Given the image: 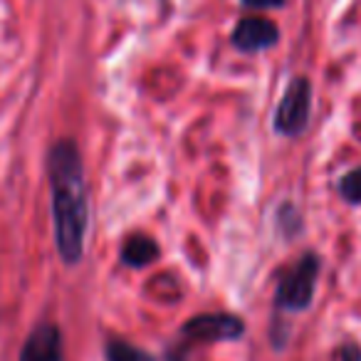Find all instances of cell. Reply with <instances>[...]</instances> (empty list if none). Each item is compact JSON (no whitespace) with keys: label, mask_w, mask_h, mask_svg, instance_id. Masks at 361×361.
I'll return each instance as SVG.
<instances>
[{"label":"cell","mask_w":361,"mask_h":361,"mask_svg":"<svg viewBox=\"0 0 361 361\" xmlns=\"http://www.w3.org/2000/svg\"><path fill=\"white\" fill-rule=\"evenodd\" d=\"M243 6L247 8H282L285 6V0H243Z\"/></svg>","instance_id":"cell-11"},{"label":"cell","mask_w":361,"mask_h":361,"mask_svg":"<svg viewBox=\"0 0 361 361\" xmlns=\"http://www.w3.org/2000/svg\"><path fill=\"white\" fill-rule=\"evenodd\" d=\"M245 334V322L228 312H208V314L191 317L186 324L180 326L183 341H238Z\"/></svg>","instance_id":"cell-4"},{"label":"cell","mask_w":361,"mask_h":361,"mask_svg":"<svg viewBox=\"0 0 361 361\" xmlns=\"http://www.w3.org/2000/svg\"><path fill=\"white\" fill-rule=\"evenodd\" d=\"M336 359H339V361H361L359 344H354V341H346V344H341L339 351H336Z\"/></svg>","instance_id":"cell-10"},{"label":"cell","mask_w":361,"mask_h":361,"mask_svg":"<svg viewBox=\"0 0 361 361\" xmlns=\"http://www.w3.org/2000/svg\"><path fill=\"white\" fill-rule=\"evenodd\" d=\"M47 176L52 191V223L55 243L65 265H77L85 255L90 228V193L85 164L75 141H57L47 156Z\"/></svg>","instance_id":"cell-1"},{"label":"cell","mask_w":361,"mask_h":361,"mask_svg":"<svg viewBox=\"0 0 361 361\" xmlns=\"http://www.w3.org/2000/svg\"><path fill=\"white\" fill-rule=\"evenodd\" d=\"M312 114V85L307 77H295L282 92L275 109V131L287 139H295L310 124Z\"/></svg>","instance_id":"cell-3"},{"label":"cell","mask_w":361,"mask_h":361,"mask_svg":"<svg viewBox=\"0 0 361 361\" xmlns=\"http://www.w3.org/2000/svg\"><path fill=\"white\" fill-rule=\"evenodd\" d=\"M159 257V245L146 235H134L121 247V262L126 267H144Z\"/></svg>","instance_id":"cell-7"},{"label":"cell","mask_w":361,"mask_h":361,"mask_svg":"<svg viewBox=\"0 0 361 361\" xmlns=\"http://www.w3.org/2000/svg\"><path fill=\"white\" fill-rule=\"evenodd\" d=\"M339 193H341V198H344L346 203H354V206H359V203H361V166L341 176V178H339Z\"/></svg>","instance_id":"cell-9"},{"label":"cell","mask_w":361,"mask_h":361,"mask_svg":"<svg viewBox=\"0 0 361 361\" xmlns=\"http://www.w3.org/2000/svg\"><path fill=\"white\" fill-rule=\"evenodd\" d=\"M20 361H62V331L57 324H37L23 344Z\"/></svg>","instance_id":"cell-6"},{"label":"cell","mask_w":361,"mask_h":361,"mask_svg":"<svg viewBox=\"0 0 361 361\" xmlns=\"http://www.w3.org/2000/svg\"><path fill=\"white\" fill-rule=\"evenodd\" d=\"M106 361H156L154 354H149L141 346H134L124 339H109L104 346Z\"/></svg>","instance_id":"cell-8"},{"label":"cell","mask_w":361,"mask_h":361,"mask_svg":"<svg viewBox=\"0 0 361 361\" xmlns=\"http://www.w3.org/2000/svg\"><path fill=\"white\" fill-rule=\"evenodd\" d=\"M317 275H319V257L314 252H305L302 260L282 277L277 285L275 302L282 312H302L312 305L317 287Z\"/></svg>","instance_id":"cell-2"},{"label":"cell","mask_w":361,"mask_h":361,"mask_svg":"<svg viewBox=\"0 0 361 361\" xmlns=\"http://www.w3.org/2000/svg\"><path fill=\"white\" fill-rule=\"evenodd\" d=\"M277 40H280V30L275 27V23L265 18H243L233 30V45L247 55L270 50Z\"/></svg>","instance_id":"cell-5"}]
</instances>
